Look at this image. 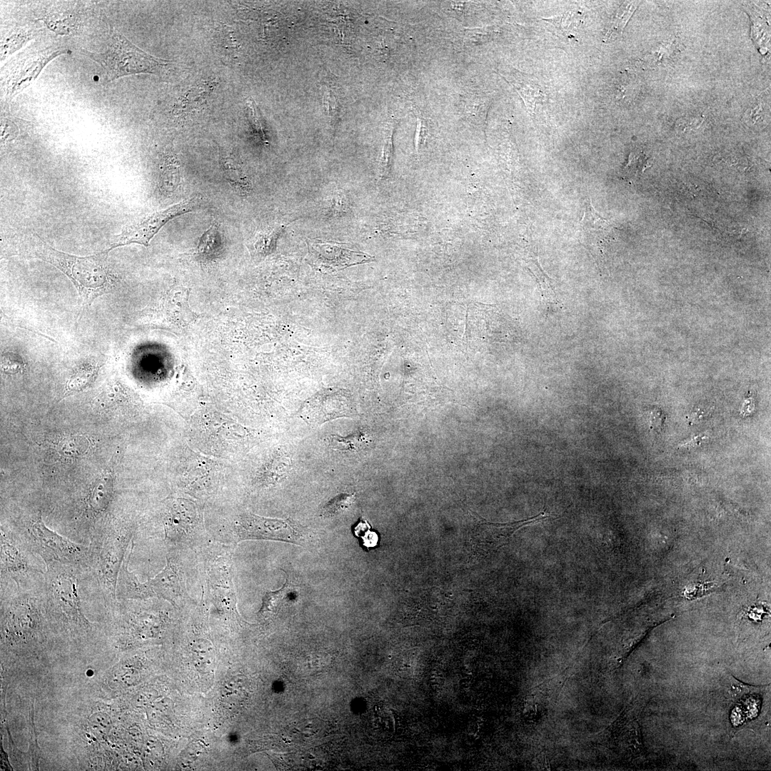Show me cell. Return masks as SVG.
I'll return each mask as SVG.
<instances>
[{
  "label": "cell",
  "mask_w": 771,
  "mask_h": 771,
  "mask_svg": "<svg viewBox=\"0 0 771 771\" xmlns=\"http://www.w3.org/2000/svg\"><path fill=\"white\" fill-rule=\"evenodd\" d=\"M48 27L59 34L76 31L80 24L78 14L73 12L50 13L44 18Z\"/></svg>",
  "instance_id": "obj_19"
},
{
  "label": "cell",
  "mask_w": 771,
  "mask_h": 771,
  "mask_svg": "<svg viewBox=\"0 0 771 771\" xmlns=\"http://www.w3.org/2000/svg\"><path fill=\"white\" fill-rule=\"evenodd\" d=\"M584 241L596 260L603 258V253L611 233L609 222L604 219L592 206L587 204L580 222Z\"/></svg>",
  "instance_id": "obj_10"
},
{
  "label": "cell",
  "mask_w": 771,
  "mask_h": 771,
  "mask_svg": "<svg viewBox=\"0 0 771 771\" xmlns=\"http://www.w3.org/2000/svg\"><path fill=\"white\" fill-rule=\"evenodd\" d=\"M710 414V410L707 411L705 409H703V408H697V409L693 410V412H692L691 414L689 415V417H688L689 423L690 424H692V425L696 424V423H699V422H700V421L706 419V418L709 417Z\"/></svg>",
  "instance_id": "obj_32"
},
{
  "label": "cell",
  "mask_w": 771,
  "mask_h": 771,
  "mask_svg": "<svg viewBox=\"0 0 771 771\" xmlns=\"http://www.w3.org/2000/svg\"><path fill=\"white\" fill-rule=\"evenodd\" d=\"M497 34V29L493 26L468 29L465 32L464 41L470 45H479L491 40Z\"/></svg>",
  "instance_id": "obj_25"
},
{
  "label": "cell",
  "mask_w": 771,
  "mask_h": 771,
  "mask_svg": "<svg viewBox=\"0 0 771 771\" xmlns=\"http://www.w3.org/2000/svg\"><path fill=\"white\" fill-rule=\"evenodd\" d=\"M1 368L6 374L21 373L26 370V363L19 354L4 352L1 356Z\"/></svg>",
  "instance_id": "obj_23"
},
{
  "label": "cell",
  "mask_w": 771,
  "mask_h": 771,
  "mask_svg": "<svg viewBox=\"0 0 771 771\" xmlns=\"http://www.w3.org/2000/svg\"><path fill=\"white\" fill-rule=\"evenodd\" d=\"M100 365L95 361H82L76 366L68 376L61 399L89 388L96 381Z\"/></svg>",
  "instance_id": "obj_14"
},
{
  "label": "cell",
  "mask_w": 771,
  "mask_h": 771,
  "mask_svg": "<svg viewBox=\"0 0 771 771\" xmlns=\"http://www.w3.org/2000/svg\"><path fill=\"white\" fill-rule=\"evenodd\" d=\"M665 420L664 413L657 408L650 410L648 417L650 428L655 432H659L662 428Z\"/></svg>",
  "instance_id": "obj_30"
},
{
  "label": "cell",
  "mask_w": 771,
  "mask_h": 771,
  "mask_svg": "<svg viewBox=\"0 0 771 771\" xmlns=\"http://www.w3.org/2000/svg\"><path fill=\"white\" fill-rule=\"evenodd\" d=\"M501 76L513 86L531 114L536 112L537 109L539 111L545 106L547 96L544 91L527 75L513 69Z\"/></svg>",
  "instance_id": "obj_12"
},
{
  "label": "cell",
  "mask_w": 771,
  "mask_h": 771,
  "mask_svg": "<svg viewBox=\"0 0 771 771\" xmlns=\"http://www.w3.org/2000/svg\"><path fill=\"white\" fill-rule=\"evenodd\" d=\"M1 577L15 582L18 590H26V583L44 571L31 560L32 553L17 537L1 527Z\"/></svg>",
  "instance_id": "obj_7"
},
{
  "label": "cell",
  "mask_w": 771,
  "mask_h": 771,
  "mask_svg": "<svg viewBox=\"0 0 771 771\" xmlns=\"http://www.w3.org/2000/svg\"><path fill=\"white\" fill-rule=\"evenodd\" d=\"M110 251L107 248L87 256L69 254L51 247L31 231L16 234L10 246L11 255L39 259L61 271L73 283L86 306L99 296L111 293L117 283L109 260Z\"/></svg>",
  "instance_id": "obj_1"
},
{
  "label": "cell",
  "mask_w": 771,
  "mask_h": 771,
  "mask_svg": "<svg viewBox=\"0 0 771 771\" xmlns=\"http://www.w3.org/2000/svg\"><path fill=\"white\" fill-rule=\"evenodd\" d=\"M131 534L124 529H109L91 538L90 568L108 605L116 603V584Z\"/></svg>",
  "instance_id": "obj_2"
},
{
  "label": "cell",
  "mask_w": 771,
  "mask_h": 771,
  "mask_svg": "<svg viewBox=\"0 0 771 771\" xmlns=\"http://www.w3.org/2000/svg\"><path fill=\"white\" fill-rule=\"evenodd\" d=\"M638 4V1H625L618 8L608 24L603 41H614L622 34Z\"/></svg>",
  "instance_id": "obj_17"
},
{
  "label": "cell",
  "mask_w": 771,
  "mask_h": 771,
  "mask_svg": "<svg viewBox=\"0 0 771 771\" xmlns=\"http://www.w3.org/2000/svg\"><path fill=\"white\" fill-rule=\"evenodd\" d=\"M364 545L367 547H373L376 545L378 536L374 532L367 531L363 537Z\"/></svg>",
  "instance_id": "obj_34"
},
{
  "label": "cell",
  "mask_w": 771,
  "mask_h": 771,
  "mask_svg": "<svg viewBox=\"0 0 771 771\" xmlns=\"http://www.w3.org/2000/svg\"><path fill=\"white\" fill-rule=\"evenodd\" d=\"M310 258L315 267L324 272L338 271L346 268L368 263L372 256L355 251L343 243L308 239Z\"/></svg>",
  "instance_id": "obj_8"
},
{
  "label": "cell",
  "mask_w": 771,
  "mask_h": 771,
  "mask_svg": "<svg viewBox=\"0 0 771 771\" xmlns=\"http://www.w3.org/2000/svg\"><path fill=\"white\" fill-rule=\"evenodd\" d=\"M286 226H277L273 228L257 233L251 241L254 251L261 256L266 255L274 248L276 243L283 233Z\"/></svg>",
  "instance_id": "obj_20"
},
{
  "label": "cell",
  "mask_w": 771,
  "mask_h": 771,
  "mask_svg": "<svg viewBox=\"0 0 771 771\" xmlns=\"http://www.w3.org/2000/svg\"><path fill=\"white\" fill-rule=\"evenodd\" d=\"M238 531L241 540H273L301 544L304 539V528L290 519L283 520L248 515L242 520Z\"/></svg>",
  "instance_id": "obj_9"
},
{
  "label": "cell",
  "mask_w": 771,
  "mask_h": 771,
  "mask_svg": "<svg viewBox=\"0 0 771 771\" xmlns=\"http://www.w3.org/2000/svg\"><path fill=\"white\" fill-rule=\"evenodd\" d=\"M114 488L111 473H105L96 480L86 496V507L92 515H99L107 510L113 499Z\"/></svg>",
  "instance_id": "obj_13"
},
{
  "label": "cell",
  "mask_w": 771,
  "mask_h": 771,
  "mask_svg": "<svg viewBox=\"0 0 771 771\" xmlns=\"http://www.w3.org/2000/svg\"><path fill=\"white\" fill-rule=\"evenodd\" d=\"M243 694L241 682L238 678H231L224 685L222 690V697L227 702L233 704Z\"/></svg>",
  "instance_id": "obj_29"
},
{
  "label": "cell",
  "mask_w": 771,
  "mask_h": 771,
  "mask_svg": "<svg viewBox=\"0 0 771 771\" xmlns=\"http://www.w3.org/2000/svg\"><path fill=\"white\" fill-rule=\"evenodd\" d=\"M427 135V125L426 121L423 118H418V125L416 133V148H418L423 145Z\"/></svg>",
  "instance_id": "obj_31"
},
{
  "label": "cell",
  "mask_w": 771,
  "mask_h": 771,
  "mask_svg": "<svg viewBox=\"0 0 771 771\" xmlns=\"http://www.w3.org/2000/svg\"><path fill=\"white\" fill-rule=\"evenodd\" d=\"M354 494L341 493L330 500L323 508L321 515L326 518L335 516L354 503Z\"/></svg>",
  "instance_id": "obj_22"
},
{
  "label": "cell",
  "mask_w": 771,
  "mask_h": 771,
  "mask_svg": "<svg viewBox=\"0 0 771 771\" xmlns=\"http://www.w3.org/2000/svg\"><path fill=\"white\" fill-rule=\"evenodd\" d=\"M36 31L29 27H14L1 39V60L21 49L35 36Z\"/></svg>",
  "instance_id": "obj_18"
},
{
  "label": "cell",
  "mask_w": 771,
  "mask_h": 771,
  "mask_svg": "<svg viewBox=\"0 0 771 771\" xmlns=\"http://www.w3.org/2000/svg\"><path fill=\"white\" fill-rule=\"evenodd\" d=\"M223 166L226 173H227L231 181L240 185L241 189L243 188L244 190L248 188V183L246 181L244 176H243L241 171L237 168L233 159L228 158H224L223 161Z\"/></svg>",
  "instance_id": "obj_28"
},
{
  "label": "cell",
  "mask_w": 771,
  "mask_h": 771,
  "mask_svg": "<svg viewBox=\"0 0 771 771\" xmlns=\"http://www.w3.org/2000/svg\"><path fill=\"white\" fill-rule=\"evenodd\" d=\"M166 165L162 166V171L161 175V184L165 189L170 190L173 189L176 187L178 182V169L176 166V160H171L168 158L164 163Z\"/></svg>",
  "instance_id": "obj_26"
},
{
  "label": "cell",
  "mask_w": 771,
  "mask_h": 771,
  "mask_svg": "<svg viewBox=\"0 0 771 771\" xmlns=\"http://www.w3.org/2000/svg\"><path fill=\"white\" fill-rule=\"evenodd\" d=\"M392 133L393 132L388 133L383 146V155L380 164V176L381 178H387L391 171L393 157Z\"/></svg>",
  "instance_id": "obj_27"
},
{
  "label": "cell",
  "mask_w": 771,
  "mask_h": 771,
  "mask_svg": "<svg viewBox=\"0 0 771 771\" xmlns=\"http://www.w3.org/2000/svg\"><path fill=\"white\" fill-rule=\"evenodd\" d=\"M18 538L32 553L41 556L45 564L56 561L90 568L89 545L71 541L48 528L41 510L29 519Z\"/></svg>",
  "instance_id": "obj_3"
},
{
  "label": "cell",
  "mask_w": 771,
  "mask_h": 771,
  "mask_svg": "<svg viewBox=\"0 0 771 771\" xmlns=\"http://www.w3.org/2000/svg\"><path fill=\"white\" fill-rule=\"evenodd\" d=\"M364 438L359 433L343 437L339 435H331L326 438L328 445L336 450L354 451L360 449Z\"/></svg>",
  "instance_id": "obj_21"
},
{
  "label": "cell",
  "mask_w": 771,
  "mask_h": 771,
  "mask_svg": "<svg viewBox=\"0 0 771 771\" xmlns=\"http://www.w3.org/2000/svg\"><path fill=\"white\" fill-rule=\"evenodd\" d=\"M201 206V199L196 196L183 200L168 208L156 211L140 221L126 227L120 233L112 237L109 250L133 243L148 246L153 236L170 220L193 211Z\"/></svg>",
  "instance_id": "obj_6"
},
{
  "label": "cell",
  "mask_w": 771,
  "mask_h": 771,
  "mask_svg": "<svg viewBox=\"0 0 771 771\" xmlns=\"http://www.w3.org/2000/svg\"><path fill=\"white\" fill-rule=\"evenodd\" d=\"M708 438V435L706 432L701 433L699 435H696L689 439L688 441H685L680 445L683 448H693L700 444L703 440Z\"/></svg>",
  "instance_id": "obj_33"
},
{
  "label": "cell",
  "mask_w": 771,
  "mask_h": 771,
  "mask_svg": "<svg viewBox=\"0 0 771 771\" xmlns=\"http://www.w3.org/2000/svg\"><path fill=\"white\" fill-rule=\"evenodd\" d=\"M493 96L485 93H470L463 98V114L469 120L485 127L487 115Z\"/></svg>",
  "instance_id": "obj_16"
},
{
  "label": "cell",
  "mask_w": 771,
  "mask_h": 771,
  "mask_svg": "<svg viewBox=\"0 0 771 771\" xmlns=\"http://www.w3.org/2000/svg\"><path fill=\"white\" fill-rule=\"evenodd\" d=\"M105 72L107 81L142 73L162 72L167 63L144 52L124 36L112 31L104 52L85 51Z\"/></svg>",
  "instance_id": "obj_4"
},
{
  "label": "cell",
  "mask_w": 771,
  "mask_h": 771,
  "mask_svg": "<svg viewBox=\"0 0 771 771\" xmlns=\"http://www.w3.org/2000/svg\"><path fill=\"white\" fill-rule=\"evenodd\" d=\"M148 580L156 595L169 602H173L182 594L180 578L169 559H167L165 568Z\"/></svg>",
  "instance_id": "obj_15"
},
{
  "label": "cell",
  "mask_w": 771,
  "mask_h": 771,
  "mask_svg": "<svg viewBox=\"0 0 771 771\" xmlns=\"http://www.w3.org/2000/svg\"><path fill=\"white\" fill-rule=\"evenodd\" d=\"M133 546L132 540L130 552L124 559L119 573L116 595V598L120 599L146 600L154 597L156 594L148 580L143 583L139 582L135 574L128 568Z\"/></svg>",
  "instance_id": "obj_11"
},
{
  "label": "cell",
  "mask_w": 771,
  "mask_h": 771,
  "mask_svg": "<svg viewBox=\"0 0 771 771\" xmlns=\"http://www.w3.org/2000/svg\"><path fill=\"white\" fill-rule=\"evenodd\" d=\"M70 52L63 46H49L19 54L3 69L1 88L4 96L6 99L13 98L31 84L49 61Z\"/></svg>",
  "instance_id": "obj_5"
},
{
  "label": "cell",
  "mask_w": 771,
  "mask_h": 771,
  "mask_svg": "<svg viewBox=\"0 0 771 771\" xmlns=\"http://www.w3.org/2000/svg\"><path fill=\"white\" fill-rule=\"evenodd\" d=\"M288 578L287 576L285 583L279 590L266 592L263 598L262 612L273 610L288 596L291 590Z\"/></svg>",
  "instance_id": "obj_24"
}]
</instances>
